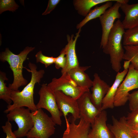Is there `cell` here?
Here are the masks:
<instances>
[{"label": "cell", "instance_id": "cell-1", "mask_svg": "<svg viewBox=\"0 0 138 138\" xmlns=\"http://www.w3.org/2000/svg\"><path fill=\"white\" fill-rule=\"evenodd\" d=\"M29 69L25 68L27 71L31 73L30 82L21 91L12 90L11 99L13 103L8 105L7 108L4 112L8 113L13 109L17 107H26L31 112L34 111L37 109L34 102L33 94L35 84H39L43 77L45 71L43 69L37 70V66L34 63L29 62L28 64Z\"/></svg>", "mask_w": 138, "mask_h": 138}, {"label": "cell", "instance_id": "cell-2", "mask_svg": "<svg viewBox=\"0 0 138 138\" xmlns=\"http://www.w3.org/2000/svg\"><path fill=\"white\" fill-rule=\"evenodd\" d=\"M125 31L122 21L118 19L114 22L107 43L102 49L104 53L109 55L111 67L117 73L121 69V62L124 53L122 40Z\"/></svg>", "mask_w": 138, "mask_h": 138}, {"label": "cell", "instance_id": "cell-3", "mask_svg": "<svg viewBox=\"0 0 138 138\" xmlns=\"http://www.w3.org/2000/svg\"><path fill=\"white\" fill-rule=\"evenodd\" d=\"M34 49L35 47L27 46L19 54H16L7 48L4 51L1 53V61L3 62H7L13 73V82L9 84L8 86L12 90H18L20 87L26 86L28 84L27 80L23 75V68H24L23 64L28 54Z\"/></svg>", "mask_w": 138, "mask_h": 138}, {"label": "cell", "instance_id": "cell-4", "mask_svg": "<svg viewBox=\"0 0 138 138\" xmlns=\"http://www.w3.org/2000/svg\"><path fill=\"white\" fill-rule=\"evenodd\" d=\"M32 112L33 125L28 133L27 138H49L54 133L55 124L42 109Z\"/></svg>", "mask_w": 138, "mask_h": 138}, {"label": "cell", "instance_id": "cell-5", "mask_svg": "<svg viewBox=\"0 0 138 138\" xmlns=\"http://www.w3.org/2000/svg\"><path fill=\"white\" fill-rule=\"evenodd\" d=\"M38 94L39 99L36 105L37 109H46L51 114V117L55 124L61 126L62 124L61 117L63 114L58 107L54 92L48 84L43 83L41 85Z\"/></svg>", "mask_w": 138, "mask_h": 138}, {"label": "cell", "instance_id": "cell-6", "mask_svg": "<svg viewBox=\"0 0 138 138\" xmlns=\"http://www.w3.org/2000/svg\"><path fill=\"white\" fill-rule=\"evenodd\" d=\"M6 117L7 121H14L17 125L18 129L13 132L17 138L26 136L33 125L32 112L28 108H15L8 113Z\"/></svg>", "mask_w": 138, "mask_h": 138}, {"label": "cell", "instance_id": "cell-7", "mask_svg": "<svg viewBox=\"0 0 138 138\" xmlns=\"http://www.w3.org/2000/svg\"><path fill=\"white\" fill-rule=\"evenodd\" d=\"M58 78H54L48 84L53 92L59 91L77 100L89 89L79 86L71 78L67 72L62 74Z\"/></svg>", "mask_w": 138, "mask_h": 138}, {"label": "cell", "instance_id": "cell-8", "mask_svg": "<svg viewBox=\"0 0 138 138\" xmlns=\"http://www.w3.org/2000/svg\"><path fill=\"white\" fill-rule=\"evenodd\" d=\"M138 88V71L131 64L124 80L119 87L114 100V107L124 105L128 100L129 92Z\"/></svg>", "mask_w": 138, "mask_h": 138}, {"label": "cell", "instance_id": "cell-9", "mask_svg": "<svg viewBox=\"0 0 138 138\" xmlns=\"http://www.w3.org/2000/svg\"><path fill=\"white\" fill-rule=\"evenodd\" d=\"M121 4L116 2L99 17L102 30L100 43V47L102 49L107 43L108 35L113 26L115 20L117 19H119L121 17L119 10Z\"/></svg>", "mask_w": 138, "mask_h": 138}, {"label": "cell", "instance_id": "cell-10", "mask_svg": "<svg viewBox=\"0 0 138 138\" xmlns=\"http://www.w3.org/2000/svg\"><path fill=\"white\" fill-rule=\"evenodd\" d=\"M58 107L65 119L69 113L76 120L80 118L77 100L67 95L61 91L54 92Z\"/></svg>", "mask_w": 138, "mask_h": 138}, {"label": "cell", "instance_id": "cell-11", "mask_svg": "<svg viewBox=\"0 0 138 138\" xmlns=\"http://www.w3.org/2000/svg\"><path fill=\"white\" fill-rule=\"evenodd\" d=\"M65 119L66 128L62 138H88L91 124L80 118L76 124V120L72 116Z\"/></svg>", "mask_w": 138, "mask_h": 138}, {"label": "cell", "instance_id": "cell-12", "mask_svg": "<svg viewBox=\"0 0 138 138\" xmlns=\"http://www.w3.org/2000/svg\"><path fill=\"white\" fill-rule=\"evenodd\" d=\"M90 94V91L85 92L77 99V101L80 118L91 124L94 123L96 117L101 111L91 102Z\"/></svg>", "mask_w": 138, "mask_h": 138}, {"label": "cell", "instance_id": "cell-13", "mask_svg": "<svg viewBox=\"0 0 138 138\" xmlns=\"http://www.w3.org/2000/svg\"><path fill=\"white\" fill-rule=\"evenodd\" d=\"M93 80L90 95L91 100L95 107L100 111L103 99L107 93L110 87L102 79L98 74L95 73Z\"/></svg>", "mask_w": 138, "mask_h": 138}, {"label": "cell", "instance_id": "cell-14", "mask_svg": "<svg viewBox=\"0 0 138 138\" xmlns=\"http://www.w3.org/2000/svg\"><path fill=\"white\" fill-rule=\"evenodd\" d=\"M107 113L105 110L101 111L91 124L88 138H113L112 134L106 124Z\"/></svg>", "mask_w": 138, "mask_h": 138}, {"label": "cell", "instance_id": "cell-15", "mask_svg": "<svg viewBox=\"0 0 138 138\" xmlns=\"http://www.w3.org/2000/svg\"><path fill=\"white\" fill-rule=\"evenodd\" d=\"M81 29H79L78 31L74 37V39L73 34L71 36L68 35L67 36L68 43L64 48L65 53L67 62L65 68L61 70L62 74L68 72L73 68L79 66L76 53L75 46L77 39L80 36Z\"/></svg>", "mask_w": 138, "mask_h": 138}, {"label": "cell", "instance_id": "cell-16", "mask_svg": "<svg viewBox=\"0 0 138 138\" xmlns=\"http://www.w3.org/2000/svg\"><path fill=\"white\" fill-rule=\"evenodd\" d=\"M120 8L125 15L122 22L124 29L138 26V3L132 4L122 3Z\"/></svg>", "mask_w": 138, "mask_h": 138}, {"label": "cell", "instance_id": "cell-17", "mask_svg": "<svg viewBox=\"0 0 138 138\" xmlns=\"http://www.w3.org/2000/svg\"><path fill=\"white\" fill-rule=\"evenodd\" d=\"M128 70H124L122 72L117 73L115 80L110 87L106 95L103 99L101 111L108 109H113L114 100L117 89L127 74Z\"/></svg>", "mask_w": 138, "mask_h": 138}, {"label": "cell", "instance_id": "cell-18", "mask_svg": "<svg viewBox=\"0 0 138 138\" xmlns=\"http://www.w3.org/2000/svg\"><path fill=\"white\" fill-rule=\"evenodd\" d=\"M112 124L107 126L114 138H133L127 124L126 117L123 116L118 120L112 116Z\"/></svg>", "mask_w": 138, "mask_h": 138}, {"label": "cell", "instance_id": "cell-19", "mask_svg": "<svg viewBox=\"0 0 138 138\" xmlns=\"http://www.w3.org/2000/svg\"><path fill=\"white\" fill-rule=\"evenodd\" d=\"M90 67L79 66L71 69L67 72L79 86L89 89L92 86L93 80L85 71Z\"/></svg>", "mask_w": 138, "mask_h": 138}, {"label": "cell", "instance_id": "cell-20", "mask_svg": "<svg viewBox=\"0 0 138 138\" xmlns=\"http://www.w3.org/2000/svg\"><path fill=\"white\" fill-rule=\"evenodd\" d=\"M109 1L124 2L123 0H74L73 3L75 9L79 15L85 17L93 7Z\"/></svg>", "mask_w": 138, "mask_h": 138}, {"label": "cell", "instance_id": "cell-21", "mask_svg": "<svg viewBox=\"0 0 138 138\" xmlns=\"http://www.w3.org/2000/svg\"><path fill=\"white\" fill-rule=\"evenodd\" d=\"M112 1L105 3L100 6H96L93 9L91 10L85 18L76 26L77 29L81 28L90 20L99 17L107 9L112 6Z\"/></svg>", "mask_w": 138, "mask_h": 138}, {"label": "cell", "instance_id": "cell-22", "mask_svg": "<svg viewBox=\"0 0 138 138\" xmlns=\"http://www.w3.org/2000/svg\"><path fill=\"white\" fill-rule=\"evenodd\" d=\"M8 79L5 73L0 71V99L5 101L8 105L11 104L12 101L11 99V93L12 90L6 86L5 82Z\"/></svg>", "mask_w": 138, "mask_h": 138}, {"label": "cell", "instance_id": "cell-23", "mask_svg": "<svg viewBox=\"0 0 138 138\" xmlns=\"http://www.w3.org/2000/svg\"><path fill=\"white\" fill-rule=\"evenodd\" d=\"M123 59L129 60L135 69L138 71V46H124Z\"/></svg>", "mask_w": 138, "mask_h": 138}, {"label": "cell", "instance_id": "cell-24", "mask_svg": "<svg viewBox=\"0 0 138 138\" xmlns=\"http://www.w3.org/2000/svg\"><path fill=\"white\" fill-rule=\"evenodd\" d=\"M123 37L124 46H138V26L127 29Z\"/></svg>", "mask_w": 138, "mask_h": 138}, {"label": "cell", "instance_id": "cell-25", "mask_svg": "<svg viewBox=\"0 0 138 138\" xmlns=\"http://www.w3.org/2000/svg\"><path fill=\"white\" fill-rule=\"evenodd\" d=\"M35 56L36 63H40L44 64L46 68L54 64L56 59V57L44 55L42 54L41 51L38 52Z\"/></svg>", "mask_w": 138, "mask_h": 138}, {"label": "cell", "instance_id": "cell-26", "mask_svg": "<svg viewBox=\"0 0 138 138\" xmlns=\"http://www.w3.org/2000/svg\"><path fill=\"white\" fill-rule=\"evenodd\" d=\"M19 6L14 0H1L0 1V13L9 10L13 12L18 9Z\"/></svg>", "mask_w": 138, "mask_h": 138}, {"label": "cell", "instance_id": "cell-27", "mask_svg": "<svg viewBox=\"0 0 138 138\" xmlns=\"http://www.w3.org/2000/svg\"><path fill=\"white\" fill-rule=\"evenodd\" d=\"M126 119L127 124L130 129L138 124V109L129 113Z\"/></svg>", "mask_w": 138, "mask_h": 138}, {"label": "cell", "instance_id": "cell-28", "mask_svg": "<svg viewBox=\"0 0 138 138\" xmlns=\"http://www.w3.org/2000/svg\"><path fill=\"white\" fill-rule=\"evenodd\" d=\"M67 62L66 58L64 48L62 49L60 52V54L56 57L54 62L55 67L57 69L60 68L63 70L65 67Z\"/></svg>", "mask_w": 138, "mask_h": 138}, {"label": "cell", "instance_id": "cell-29", "mask_svg": "<svg viewBox=\"0 0 138 138\" xmlns=\"http://www.w3.org/2000/svg\"><path fill=\"white\" fill-rule=\"evenodd\" d=\"M128 100L129 109L131 111L138 109V90L129 94Z\"/></svg>", "mask_w": 138, "mask_h": 138}, {"label": "cell", "instance_id": "cell-30", "mask_svg": "<svg viewBox=\"0 0 138 138\" xmlns=\"http://www.w3.org/2000/svg\"><path fill=\"white\" fill-rule=\"evenodd\" d=\"M2 128L3 132L6 134V138H17L12 130V125L10 121H7Z\"/></svg>", "mask_w": 138, "mask_h": 138}, {"label": "cell", "instance_id": "cell-31", "mask_svg": "<svg viewBox=\"0 0 138 138\" xmlns=\"http://www.w3.org/2000/svg\"><path fill=\"white\" fill-rule=\"evenodd\" d=\"M60 0H49L48 6L42 15H45L49 14L56 7L60 1Z\"/></svg>", "mask_w": 138, "mask_h": 138}, {"label": "cell", "instance_id": "cell-32", "mask_svg": "<svg viewBox=\"0 0 138 138\" xmlns=\"http://www.w3.org/2000/svg\"><path fill=\"white\" fill-rule=\"evenodd\" d=\"M130 129L132 133L138 135V124Z\"/></svg>", "mask_w": 138, "mask_h": 138}, {"label": "cell", "instance_id": "cell-33", "mask_svg": "<svg viewBox=\"0 0 138 138\" xmlns=\"http://www.w3.org/2000/svg\"><path fill=\"white\" fill-rule=\"evenodd\" d=\"M130 63V61L129 60H126L124 61L123 65L124 70H128Z\"/></svg>", "mask_w": 138, "mask_h": 138}, {"label": "cell", "instance_id": "cell-34", "mask_svg": "<svg viewBox=\"0 0 138 138\" xmlns=\"http://www.w3.org/2000/svg\"><path fill=\"white\" fill-rule=\"evenodd\" d=\"M133 138H138V135H135L132 133Z\"/></svg>", "mask_w": 138, "mask_h": 138}]
</instances>
